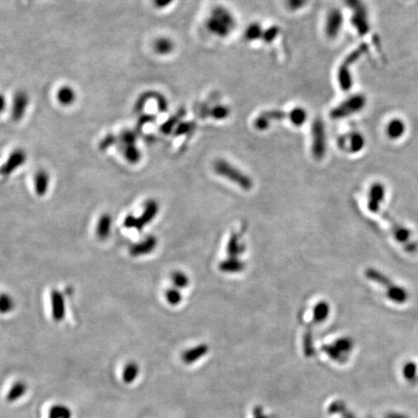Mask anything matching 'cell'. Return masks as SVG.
<instances>
[{"instance_id": "4dcf8cb0", "label": "cell", "mask_w": 418, "mask_h": 418, "mask_svg": "<svg viewBox=\"0 0 418 418\" xmlns=\"http://www.w3.org/2000/svg\"><path fill=\"white\" fill-rule=\"evenodd\" d=\"M123 155L130 164H138L141 159V152L136 144L123 147Z\"/></svg>"}, {"instance_id": "5b68a950", "label": "cell", "mask_w": 418, "mask_h": 418, "mask_svg": "<svg viewBox=\"0 0 418 418\" xmlns=\"http://www.w3.org/2000/svg\"><path fill=\"white\" fill-rule=\"evenodd\" d=\"M214 170L217 174L220 176H223L227 180L235 183L243 190H251L253 187V181L252 179L246 175L244 172L239 170L234 166L230 165L229 163L223 159L217 160L214 163Z\"/></svg>"}, {"instance_id": "7a4b0ae2", "label": "cell", "mask_w": 418, "mask_h": 418, "mask_svg": "<svg viewBox=\"0 0 418 418\" xmlns=\"http://www.w3.org/2000/svg\"><path fill=\"white\" fill-rule=\"evenodd\" d=\"M365 276L368 280L380 286L385 291L386 297L393 303L403 305L409 300V291L397 283H394L390 277H388L381 270L376 268H368L365 271Z\"/></svg>"}, {"instance_id": "7c38bea8", "label": "cell", "mask_w": 418, "mask_h": 418, "mask_svg": "<svg viewBox=\"0 0 418 418\" xmlns=\"http://www.w3.org/2000/svg\"><path fill=\"white\" fill-rule=\"evenodd\" d=\"M391 233L393 238L404 246V249L409 253H413L418 250V244L413 239V233L410 228L401 224H395L392 227Z\"/></svg>"}, {"instance_id": "6da1fadb", "label": "cell", "mask_w": 418, "mask_h": 418, "mask_svg": "<svg viewBox=\"0 0 418 418\" xmlns=\"http://www.w3.org/2000/svg\"><path fill=\"white\" fill-rule=\"evenodd\" d=\"M236 19L234 15L223 5H216L210 11L205 27L211 34L224 38L233 33L236 28Z\"/></svg>"}, {"instance_id": "8fae6325", "label": "cell", "mask_w": 418, "mask_h": 418, "mask_svg": "<svg viewBox=\"0 0 418 418\" xmlns=\"http://www.w3.org/2000/svg\"><path fill=\"white\" fill-rule=\"evenodd\" d=\"M343 26H344L343 12L338 8L331 9L328 12L326 16V20H325L324 30H325L326 36L329 39H335L341 32Z\"/></svg>"}, {"instance_id": "f546056e", "label": "cell", "mask_w": 418, "mask_h": 418, "mask_svg": "<svg viewBox=\"0 0 418 418\" xmlns=\"http://www.w3.org/2000/svg\"><path fill=\"white\" fill-rule=\"evenodd\" d=\"M264 30L258 23H253L248 26L244 31V37L247 41H256L262 38Z\"/></svg>"}, {"instance_id": "8992f818", "label": "cell", "mask_w": 418, "mask_h": 418, "mask_svg": "<svg viewBox=\"0 0 418 418\" xmlns=\"http://www.w3.org/2000/svg\"><path fill=\"white\" fill-rule=\"evenodd\" d=\"M367 99L363 94H354L341 102L337 107L332 109L330 117L333 119H345L354 114L359 113L364 110Z\"/></svg>"}, {"instance_id": "c3c4849f", "label": "cell", "mask_w": 418, "mask_h": 418, "mask_svg": "<svg viewBox=\"0 0 418 418\" xmlns=\"http://www.w3.org/2000/svg\"><path fill=\"white\" fill-rule=\"evenodd\" d=\"M7 106V102H6V98L3 96L2 94H0V113L3 112L6 109Z\"/></svg>"}, {"instance_id": "8d00e7d4", "label": "cell", "mask_w": 418, "mask_h": 418, "mask_svg": "<svg viewBox=\"0 0 418 418\" xmlns=\"http://www.w3.org/2000/svg\"><path fill=\"white\" fill-rule=\"evenodd\" d=\"M166 299L172 306L178 305L182 300V295L177 289H169L166 291Z\"/></svg>"}, {"instance_id": "60d3db41", "label": "cell", "mask_w": 418, "mask_h": 418, "mask_svg": "<svg viewBox=\"0 0 418 418\" xmlns=\"http://www.w3.org/2000/svg\"><path fill=\"white\" fill-rule=\"evenodd\" d=\"M307 2L308 0H286V7L290 11L295 12L301 10Z\"/></svg>"}, {"instance_id": "74e56055", "label": "cell", "mask_w": 418, "mask_h": 418, "mask_svg": "<svg viewBox=\"0 0 418 418\" xmlns=\"http://www.w3.org/2000/svg\"><path fill=\"white\" fill-rule=\"evenodd\" d=\"M229 114V109L225 106H217L215 108H213V110L211 111V115L213 118L217 119V120H222L225 119Z\"/></svg>"}, {"instance_id": "681fc988", "label": "cell", "mask_w": 418, "mask_h": 418, "mask_svg": "<svg viewBox=\"0 0 418 418\" xmlns=\"http://www.w3.org/2000/svg\"><path fill=\"white\" fill-rule=\"evenodd\" d=\"M254 418H268L260 409H256L254 412Z\"/></svg>"}, {"instance_id": "f1b7e54d", "label": "cell", "mask_w": 418, "mask_h": 418, "mask_svg": "<svg viewBox=\"0 0 418 418\" xmlns=\"http://www.w3.org/2000/svg\"><path fill=\"white\" fill-rule=\"evenodd\" d=\"M330 314L329 304L325 301H321L314 308V321L317 323L325 322Z\"/></svg>"}, {"instance_id": "d6986e66", "label": "cell", "mask_w": 418, "mask_h": 418, "mask_svg": "<svg viewBox=\"0 0 418 418\" xmlns=\"http://www.w3.org/2000/svg\"><path fill=\"white\" fill-rule=\"evenodd\" d=\"M34 186L37 195L44 196L47 194L50 186V175L46 170L40 169L37 171L34 176Z\"/></svg>"}, {"instance_id": "ab89813d", "label": "cell", "mask_w": 418, "mask_h": 418, "mask_svg": "<svg viewBox=\"0 0 418 418\" xmlns=\"http://www.w3.org/2000/svg\"><path fill=\"white\" fill-rule=\"evenodd\" d=\"M304 352L307 355H312L314 353V346H313V337L312 333L307 331L304 336Z\"/></svg>"}, {"instance_id": "52a82bcc", "label": "cell", "mask_w": 418, "mask_h": 418, "mask_svg": "<svg viewBox=\"0 0 418 418\" xmlns=\"http://www.w3.org/2000/svg\"><path fill=\"white\" fill-rule=\"evenodd\" d=\"M159 212V204L154 199H149L144 203L143 211L140 216L136 217L129 214L124 219L123 225L127 228H135L137 230H142V228L149 223H151Z\"/></svg>"}, {"instance_id": "7dc6e473", "label": "cell", "mask_w": 418, "mask_h": 418, "mask_svg": "<svg viewBox=\"0 0 418 418\" xmlns=\"http://www.w3.org/2000/svg\"><path fill=\"white\" fill-rule=\"evenodd\" d=\"M154 120V116L153 115H143L139 119V125L143 126L146 123H149L151 121Z\"/></svg>"}, {"instance_id": "ac0fdd59", "label": "cell", "mask_w": 418, "mask_h": 418, "mask_svg": "<svg viewBox=\"0 0 418 418\" xmlns=\"http://www.w3.org/2000/svg\"><path fill=\"white\" fill-rule=\"evenodd\" d=\"M29 104V98L26 92L19 91L16 93L13 100L12 106V117L15 121H20L26 114L28 106Z\"/></svg>"}, {"instance_id": "d6a6232c", "label": "cell", "mask_w": 418, "mask_h": 418, "mask_svg": "<svg viewBox=\"0 0 418 418\" xmlns=\"http://www.w3.org/2000/svg\"><path fill=\"white\" fill-rule=\"evenodd\" d=\"M49 418H72V412L64 405H56L51 408Z\"/></svg>"}, {"instance_id": "9a60e30c", "label": "cell", "mask_w": 418, "mask_h": 418, "mask_svg": "<svg viewBox=\"0 0 418 418\" xmlns=\"http://www.w3.org/2000/svg\"><path fill=\"white\" fill-rule=\"evenodd\" d=\"M287 117H289V113H286L283 111H267L262 112L255 120V127L259 131H263L269 128L273 121L283 120Z\"/></svg>"}, {"instance_id": "e575fe53", "label": "cell", "mask_w": 418, "mask_h": 418, "mask_svg": "<svg viewBox=\"0 0 418 418\" xmlns=\"http://www.w3.org/2000/svg\"><path fill=\"white\" fill-rule=\"evenodd\" d=\"M171 281L176 289H184L189 285V277L181 271L173 272L171 274Z\"/></svg>"}, {"instance_id": "603a6c76", "label": "cell", "mask_w": 418, "mask_h": 418, "mask_svg": "<svg viewBox=\"0 0 418 418\" xmlns=\"http://www.w3.org/2000/svg\"><path fill=\"white\" fill-rule=\"evenodd\" d=\"M154 51L160 56H167L171 54L175 48L173 41L167 37H160L153 44Z\"/></svg>"}, {"instance_id": "b9f144b4", "label": "cell", "mask_w": 418, "mask_h": 418, "mask_svg": "<svg viewBox=\"0 0 418 418\" xmlns=\"http://www.w3.org/2000/svg\"><path fill=\"white\" fill-rule=\"evenodd\" d=\"M178 116H180V115H174L173 117H171V118H169L167 121H166V122L162 125V132H163V133H165V134H168V133H170V131H171L172 129L174 128V126H175V124H176V122L179 120V117H178Z\"/></svg>"}, {"instance_id": "30bf717a", "label": "cell", "mask_w": 418, "mask_h": 418, "mask_svg": "<svg viewBox=\"0 0 418 418\" xmlns=\"http://www.w3.org/2000/svg\"><path fill=\"white\" fill-rule=\"evenodd\" d=\"M386 188L385 184L382 182H374L368 191V210L374 214L379 213L386 200Z\"/></svg>"}, {"instance_id": "7bdbcfd3", "label": "cell", "mask_w": 418, "mask_h": 418, "mask_svg": "<svg viewBox=\"0 0 418 418\" xmlns=\"http://www.w3.org/2000/svg\"><path fill=\"white\" fill-rule=\"evenodd\" d=\"M116 140V138L113 135H108L105 139H103V140L100 142V149L101 150H105L107 148H109L110 146H111Z\"/></svg>"}, {"instance_id": "277c9868", "label": "cell", "mask_w": 418, "mask_h": 418, "mask_svg": "<svg viewBox=\"0 0 418 418\" xmlns=\"http://www.w3.org/2000/svg\"><path fill=\"white\" fill-rule=\"evenodd\" d=\"M352 11V25L359 36H365L370 31V15L364 0H345Z\"/></svg>"}, {"instance_id": "9c48e42d", "label": "cell", "mask_w": 418, "mask_h": 418, "mask_svg": "<svg viewBox=\"0 0 418 418\" xmlns=\"http://www.w3.org/2000/svg\"><path fill=\"white\" fill-rule=\"evenodd\" d=\"M338 143L342 150L351 154H357L365 148L366 139L362 133L354 131L342 136Z\"/></svg>"}, {"instance_id": "484cf974", "label": "cell", "mask_w": 418, "mask_h": 418, "mask_svg": "<svg viewBox=\"0 0 418 418\" xmlns=\"http://www.w3.org/2000/svg\"><path fill=\"white\" fill-rule=\"evenodd\" d=\"M27 391H28V386L23 382H18L9 390L6 396V401L9 403H13L19 400L20 398H22L27 393Z\"/></svg>"}, {"instance_id": "5bb4252c", "label": "cell", "mask_w": 418, "mask_h": 418, "mask_svg": "<svg viewBox=\"0 0 418 418\" xmlns=\"http://www.w3.org/2000/svg\"><path fill=\"white\" fill-rule=\"evenodd\" d=\"M28 159V155L25 150L23 149H16L14 150L7 161L5 162L2 167H0V174L2 176H7L13 173L17 168L25 165V163Z\"/></svg>"}, {"instance_id": "d590c367", "label": "cell", "mask_w": 418, "mask_h": 418, "mask_svg": "<svg viewBox=\"0 0 418 418\" xmlns=\"http://www.w3.org/2000/svg\"><path fill=\"white\" fill-rule=\"evenodd\" d=\"M119 140L121 142V144L124 146H128V145H133L136 144L137 141V134L134 131L131 130H125L123 131L120 136H119Z\"/></svg>"}, {"instance_id": "1f68e13d", "label": "cell", "mask_w": 418, "mask_h": 418, "mask_svg": "<svg viewBox=\"0 0 418 418\" xmlns=\"http://www.w3.org/2000/svg\"><path fill=\"white\" fill-rule=\"evenodd\" d=\"M333 345L345 357H347V354H350L354 349V342L348 337L338 339Z\"/></svg>"}, {"instance_id": "836d02e7", "label": "cell", "mask_w": 418, "mask_h": 418, "mask_svg": "<svg viewBox=\"0 0 418 418\" xmlns=\"http://www.w3.org/2000/svg\"><path fill=\"white\" fill-rule=\"evenodd\" d=\"M15 307L14 299L7 293L0 294V314L6 315L13 311Z\"/></svg>"}, {"instance_id": "bcb514c9", "label": "cell", "mask_w": 418, "mask_h": 418, "mask_svg": "<svg viewBox=\"0 0 418 418\" xmlns=\"http://www.w3.org/2000/svg\"><path fill=\"white\" fill-rule=\"evenodd\" d=\"M174 0H152L153 5L157 8V9H165L167 8L168 6H170L173 3Z\"/></svg>"}, {"instance_id": "ffe728a7", "label": "cell", "mask_w": 418, "mask_h": 418, "mask_svg": "<svg viewBox=\"0 0 418 418\" xmlns=\"http://www.w3.org/2000/svg\"><path fill=\"white\" fill-rule=\"evenodd\" d=\"M112 218L110 214L105 213L100 216L96 226L97 237L101 240L107 239L111 231Z\"/></svg>"}, {"instance_id": "d4e9b609", "label": "cell", "mask_w": 418, "mask_h": 418, "mask_svg": "<svg viewBox=\"0 0 418 418\" xmlns=\"http://www.w3.org/2000/svg\"><path fill=\"white\" fill-rule=\"evenodd\" d=\"M245 251V245L240 241L237 234H231L227 243L226 252L229 257H237Z\"/></svg>"}, {"instance_id": "7402d4cb", "label": "cell", "mask_w": 418, "mask_h": 418, "mask_svg": "<svg viewBox=\"0 0 418 418\" xmlns=\"http://www.w3.org/2000/svg\"><path fill=\"white\" fill-rule=\"evenodd\" d=\"M219 268L225 273H239L245 268V264L237 257H229L220 263Z\"/></svg>"}, {"instance_id": "f35d334b", "label": "cell", "mask_w": 418, "mask_h": 418, "mask_svg": "<svg viewBox=\"0 0 418 418\" xmlns=\"http://www.w3.org/2000/svg\"><path fill=\"white\" fill-rule=\"evenodd\" d=\"M279 33H280V28L278 27L274 26V27H271L268 29L264 30L261 39L266 43H271L272 41L275 40V38L279 35Z\"/></svg>"}, {"instance_id": "83f0119b", "label": "cell", "mask_w": 418, "mask_h": 418, "mask_svg": "<svg viewBox=\"0 0 418 418\" xmlns=\"http://www.w3.org/2000/svg\"><path fill=\"white\" fill-rule=\"evenodd\" d=\"M139 365L132 361L129 362L128 364L125 366L124 370H123V374H122V380L125 384L130 385L132 383L135 382V380L137 379V377L139 376Z\"/></svg>"}, {"instance_id": "ba28073f", "label": "cell", "mask_w": 418, "mask_h": 418, "mask_svg": "<svg viewBox=\"0 0 418 418\" xmlns=\"http://www.w3.org/2000/svg\"><path fill=\"white\" fill-rule=\"evenodd\" d=\"M327 136L322 119L317 118L312 126V152L317 160H321L326 153Z\"/></svg>"}, {"instance_id": "ee69618b", "label": "cell", "mask_w": 418, "mask_h": 418, "mask_svg": "<svg viewBox=\"0 0 418 418\" xmlns=\"http://www.w3.org/2000/svg\"><path fill=\"white\" fill-rule=\"evenodd\" d=\"M193 123H182V124H179V125H178V127L176 129L175 134H176L177 136L185 135V134H187V133L191 132V131L193 130Z\"/></svg>"}, {"instance_id": "4316f807", "label": "cell", "mask_w": 418, "mask_h": 418, "mask_svg": "<svg viewBox=\"0 0 418 418\" xmlns=\"http://www.w3.org/2000/svg\"><path fill=\"white\" fill-rule=\"evenodd\" d=\"M307 117H308L307 111L303 108L297 107V108H294L290 111L289 112L288 118L290 119L292 125H294L296 127H300L306 122Z\"/></svg>"}, {"instance_id": "cb8c5ba5", "label": "cell", "mask_w": 418, "mask_h": 418, "mask_svg": "<svg viewBox=\"0 0 418 418\" xmlns=\"http://www.w3.org/2000/svg\"><path fill=\"white\" fill-rule=\"evenodd\" d=\"M56 97L59 104H61L64 107H68V106H72L76 102L77 94L74 88H72L71 86L65 85L58 89Z\"/></svg>"}, {"instance_id": "2e32d148", "label": "cell", "mask_w": 418, "mask_h": 418, "mask_svg": "<svg viewBox=\"0 0 418 418\" xmlns=\"http://www.w3.org/2000/svg\"><path fill=\"white\" fill-rule=\"evenodd\" d=\"M51 307H52V316L54 321L56 322L63 321L65 314H66V306H65L64 296L59 290H52Z\"/></svg>"}, {"instance_id": "3957f363", "label": "cell", "mask_w": 418, "mask_h": 418, "mask_svg": "<svg viewBox=\"0 0 418 418\" xmlns=\"http://www.w3.org/2000/svg\"><path fill=\"white\" fill-rule=\"evenodd\" d=\"M368 47L366 44L360 45L357 49H355L354 52H352L343 61V63L340 65L338 73H337V80L339 83V86L344 91H349L353 87L354 80L352 75V66L357 62L360 57L365 54Z\"/></svg>"}, {"instance_id": "e0dca14e", "label": "cell", "mask_w": 418, "mask_h": 418, "mask_svg": "<svg viewBox=\"0 0 418 418\" xmlns=\"http://www.w3.org/2000/svg\"><path fill=\"white\" fill-rule=\"evenodd\" d=\"M157 238L153 235H149L145 237L142 241L138 242L131 246L129 252L132 257H142L152 253L157 247Z\"/></svg>"}, {"instance_id": "f6af8a7d", "label": "cell", "mask_w": 418, "mask_h": 418, "mask_svg": "<svg viewBox=\"0 0 418 418\" xmlns=\"http://www.w3.org/2000/svg\"><path fill=\"white\" fill-rule=\"evenodd\" d=\"M416 371H417V367L414 363H408L404 368V374L406 378L408 379H413L416 375Z\"/></svg>"}, {"instance_id": "4fadbf2b", "label": "cell", "mask_w": 418, "mask_h": 418, "mask_svg": "<svg viewBox=\"0 0 418 418\" xmlns=\"http://www.w3.org/2000/svg\"><path fill=\"white\" fill-rule=\"evenodd\" d=\"M408 132V124L402 117L395 116L390 118L385 126V134L387 139L392 141L402 139Z\"/></svg>"}, {"instance_id": "44dd1931", "label": "cell", "mask_w": 418, "mask_h": 418, "mask_svg": "<svg viewBox=\"0 0 418 418\" xmlns=\"http://www.w3.org/2000/svg\"><path fill=\"white\" fill-rule=\"evenodd\" d=\"M207 353H208V347L204 344H201L184 352L182 354V360L186 364H191L197 361L198 359L202 358Z\"/></svg>"}]
</instances>
